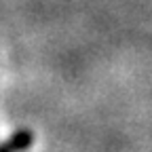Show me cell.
I'll return each mask as SVG.
<instances>
[{"mask_svg":"<svg viewBox=\"0 0 152 152\" xmlns=\"http://www.w3.org/2000/svg\"><path fill=\"white\" fill-rule=\"evenodd\" d=\"M34 142V135L30 131H19L11 140H7L4 144H0V152H21L26 148H30Z\"/></svg>","mask_w":152,"mask_h":152,"instance_id":"1","label":"cell"}]
</instances>
